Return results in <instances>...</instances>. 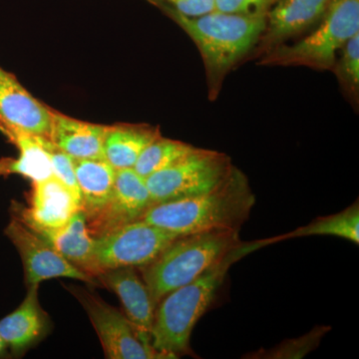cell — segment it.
I'll use <instances>...</instances> for the list:
<instances>
[{
	"instance_id": "cell-3",
	"label": "cell",
	"mask_w": 359,
	"mask_h": 359,
	"mask_svg": "<svg viewBox=\"0 0 359 359\" xmlns=\"http://www.w3.org/2000/svg\"><path fill=\"white\" fill-rule=\"evenodd\" d=\"M162 8L192 39L204 62L210 100L221 91L224 78L256 48L266 29V15H241L214 11L189 18L159 0Z\"/></svg>"
},
{
	"instance_id": "cell-23",
	"label": "cell",
	"mask_w": 359,
	"mask_h": 359,
	"mask_svg": "<svg viewBox=\"0 0 359 359\" xmlns=\"http://www.w3.org/2000/svg\"><path fill=\"white\" fill-rule=\"evenodd\" d=\"M330 327H318L309 334L299 339L285 340L280 346L252 354V358L295 359L302 358L311 353L320 344L321 339L328 332Z\"/></svg>"
},
{
	"instance_id": "cell-1",
	"label": "cell",
	"mask_w": 359,
	"mask_h": 359,
	"mask_svg": "<svg viewBox=\"0 0 359 359\" xmlns=\"http://www.w3.org/2000/svg\"><path fill=\"white\" fill-rule=\"evenodd\" d=\"M273 244L271 238L242 242L192 282L165 295L156 308L151 332L156 351L164 359L190 353L194 327L211 306L231 266L250 252Z\"/></svg>"
},
{
	"instance_id": "cell-24",
	"label": "cell",
	"mask_w": 359,
	"mask_h": 359,
	"mask_svg": "<svg viewBox=\"0 0 359 359\" xmlns=\"http://www.w3.org/2000/svg\"><path fill=\"white\" fill-rule=\"evenodd\" d=\"M341 56L334 70L340 84L351 96L358 97L359 86V33L342 47Z\"/></svg>"
},
{
	"instance_id": "cell-15",
	"label": "cell",
	"mask_w": 359,
	"mask_h": 359,
	"mask_svg": "<svg viewBox=\"0 0 359 359\" xmlns=\"http://www.w3.org/2000/svg\"><path fill=\"white\" fill-rule=\"evenodd\" d=\"M27 287L22 304L0 320V337L15 355L25 353L50 332V318L39 301V285Z\"/></svg>"
},
{
	"instance_id": "cell-18",
	"label": "cell",
	"mask_w": 359,
	"mask_h": 359,
	"mask_svg": "<svg viewBox=\"0 0 359 359\" xmlns=\"http://www.w3.org/2000/svg\"><path fill=\"white\" fill-rule=\"evenodd\" d=\"M0 131L16 146L20 152L18 158L0 160V176L20 175L29 179L32 183L53 176L50 158L42 141L43 138L7 127L0 126Z\"/></svg>"
},
{
	"instance_id": "cell-22",
	"label": "cell",
	"mask_w": 359,
	"mask_h": 359,
	"mask_svg": "<svg viewBox=\"0 0 359 359\" xmlns=\"http://www.w3.org/2000/svg\"><path fill=\"white\" fill-rule=\"evenodd\" d=\"M195 149L190 144L160 136L142 152L133 169L146 179L183 159Z\"/></svg>"
},
{
	"instance_id": "cell-11",
	"label": "cell",
	"mask_w": 359,
	"mask_h": 359,
	"mask_svg": "<svg viewBox=\"0 0 359 359\" xmlns=\"http://www.w3.org/2000/svg\"><path fill=\"white\" fill-rule=\"evenodd\" d=\"M81 198L55 176L33 183L29 207L13 205V217L30 226L53 229L65 226L81 211Z\"/></svg>"
},
{
	"instance_id": "cell-9",
	"label": "cell",
	"mask_w": 359,
	"mask_h": 359,
	"mask_svg": "<svg viewBox=\"0 0 359 359\" xmlns=\"http://www.w3.org/2000/svg\"><path fill=\"white\" fill-rule=\"evenodd\" d=\"M4 233L20 252L27 287L55 278L100 285L95 278L71 264L39 233L16 217L7 224Z\"/></svg>"
},
{
	"instance_id": "cell-12",
	"label": "cell",
	"mask_w": 359,
	"mask_h": 359,
	"mask_svg": "<svg viewBox=\"0 0 359 359\" xmlns=\"http://www.w3.org/2000/svg\"><path fill=\"white\" fill-rule=\"evenodd\" d=\"M52 111L0 67V126L48 139Z\"/></svg>"
},
{
	"instance_id": "cell-25",
	"label": "cell",
	"mask_w": 359,
	"mask_h": 359,
	"mask_svg": "<svg viewBox=\"0 0 359 359\" xmlns=\"http://www.w3.org/2000/svg\"><path fill=\"white\" fill-rule=\"evenodd\" d=\"M42 141H43L44 147L48 152L49 158H50L53 176L62 181L66 186L69 187L71 190L74 191L81 198L79 188H78L73 158L59 150L48 139L43 138Z\"/></svg>"
},
{
	"instance_id": "cell-20",
	"label": "cell",
	"mask_w": 359,
	"mask_h": 359,
	"mask_svg": "<svg viewBox=\"0 0 359 359\" xmlns=\"http://www.w3.org/2000/svg\"><path fill=\"white\" fill-rule=\"evenodd\" d=\"M82 212L86 219L96 216L109 200L116 169L105 159H73Z\"/></svg>"
},
{
	"instance_id": "cell-26",
	"label": "cell",
	"mask_w": 359,
	"mask_h": 359,
	"mask_svg": "<svg viewBox=\"0 0 359 359\" xmlns=\"http://www.w3.org/2000/svg\"><path fill=\"white\" fill-rule=\"evenodd\" d=\"M276 0H215V11L241 15H266Z\"/></svg>"
},
{
	"instance_id": "cell-17",
	"label": "cell",
	"mask_w": 359,
	"mask_h": 359,
	"mask_svg": "<svg viewBox=\"0 0 359 359\" xmlns=\"http://www.w3.org/2000/svg\"><path fill=\"white\" fill-rule=\"evenodd\" d=\"M30 228L45 238L71 264L97 280L98 269L94 257L95 238L90 233L86 217L82 210L77 212L65 226L59 228Z\"/></svg>"
},
{
	"instance_id": "cell-7",
	"label": "cell",
	"mask_w": 359,
	"mask_h": 359,
	"mask_svg": "<svg viewBox=\"0 0 359 359\" xmlns=\"http://www.w3.org/2000/svg\"><path fill=\"white\" fill-rule=\"evenodd\" d=\"M179 237L143 219L118 226L94 238L98 275L107 269L147 266Z\"/></svg>"
},
{
	"instance_id": "cell-5",
	"label": "cell",
	"mask_w": 359,
	"mask_h": 359,
	"mask_svg": "<svg viewBox=\"0 0 359 359\" xmlns=\"http://www.w3.org/2000/svg\"><path fill=\"white\" fill-rule=\"evenodd\" d=\"M359 33V0H332L320 25L292 45L282 44L262 56L261 65L334 69L337 54Z\"/></svg>"
},
{
	"instance_id": "cell-2",
	"label": "cell",
	"mask_w": 359,
	"mask_h": 359,
	"mask_svg": "<svg viewBox=\"0 0 359 359\" xmlns=\"http://www.w3.org/2000/svg\"><path fill=\"white\" fill-rule=\"evenodd\" d=\"M255 203L248 179L235 168L218 188L193 197L156 203L140 219L177 236L240 231Z\"/></svg>"
},
{
	"instance_id": "cell-19",
	"label": "cell",
	"mask_w": 359,
	"mask_h": 359,
	"mask_svg": "<svg viewBox=\"0 0 359 359\" xmlns=\"http://www.w3.org/2000/svg\"><path fill=\"white\" fill-rule=\"evenodd\" d=\"M160 136L158 127L146 124L108 126L104 140V159L116 170L133 168L145 148Z\"/></svg>"
},
{
	"instance_id": "cell-27",
	"label": "cell",
	"mask_w": 359,
	"mask_h": 359,
	"mask_svg": "<svg viewBox=\"0 0 359 359\" xmlns=\"http://www.w3.org/2000/svg\"><path fill=\"white\" fill-rule=\"evenodd\" d=\"M179 13L197 18L215 11V0H163Z\"/></svg>"
},
{
	"instance_id": "cell-4",
	"label": "cell",
	"mask_w": 359,
	"mask_h": 359,
	"mask_svg": "<svg viewBox=\"0 0 359 359\" xmlns=\"http://www.w3.org/2000/svg\"><path fill=\"white\" fill-rule=\"evenodd\" d=\"M241 243L240 231L177 238L152 263L139 268L156 306L165 295L192 282Z\"/></svg>"
},
{
	"instance_id": "cell-13",
	"label": "cell",
	"mask_w": 359,
	"mask_h": 359,
	"mask_svg": "<svg viewBox=\"0 0 359 359\" xmlns=\"http://www.w3.org/2000/svg\"><path fill=\"white\" fill-rule=\"evenodd\" d=\"M332 0H276L266 13V29L257 54L268 53L308 30L325 13Z\"/></svg>"
},
{
	"instance_id": "cell-14",
	"label": "cell",
	"mask_w": 359,
	"mask_h": 359,
	"mask_svg": "<svg viewBox=\"0 0 359 359\" xmlns=\"http://www.w3.org/2000/svg\"><path fill=\"white\" fill-rule=\"evenodd\" d=\"M97 280L117 294L125 316L142 334L151 339L157 306L136 268L107 269L99 273Z\"/></svg>"
},
{
	"instance_id": "cell-28",
	"label": "cell",
	"mask_w": 359,
	"mask_h": 359,
	"mask_svg": "<svg viewBox=\"0 0 359 359\" xmlns=\"http://www.w3.org/2000/svg\"><path fill=\"white\" fill-rule=\"evenodd\" d=\"M7 351H8V348H7L6 344L0 337V358H4V355H6Z\"/></svg>"
},
{
	"instance_id": "cell-21",
	"label": "cell",
	"mask_w": 359,
	"mask_h": 359,
	"mask_svg": "<svg viewBox=\"0 0 359 359\" xmlns=\"http://www.w3.org/2000/svg\"><path fill=\"white\" fill-rule=\"evenodd\" d=\"M311 236H334L359 244V205L353 203L344 211L314 219L306 226L283 235L271 238L273 244L290 238Z\"/></svg>"
},
{
	"instance_id": "cell-8",
	"label": "cell",
	"mask_w": 359,
	"mask_h": 359,
	"mask_svg": "<svg viewBox=\"0 0 359 359\" xmlns=\"http://www.w3.org/2000/svg\"><path fill=\"white\" fill-rule=\"evenodd\" d=\"M70 292L88 314L106 358L164 359L153 347L150 337L142 334L126 316L99 295L76 287H71Z\"/></svg>"
},
{
	"instance_id": "cell-16",
	"label": "cell",
	"mask_w": 359,
	"mask_h": 359,
	"mask_svg": "<svg viewBox=\"0 0 359 359\" xmlns=\"http://www.w3.org/2000/svg\"><path fill=\"white\" fill-rule=\"evenodd\" d=\"M108 126L94 124L52 111L48 140L73 159H104Z\"/></svg>"
},
{
	"instance_id": "cell-10",
	"label": "cell",
	"mask_w": 359,
	"mask_h": 359,
	"mask_svg": "<svg viewBox=\"0 0 359 359\" xmlns=\"http://www.w3.org/2000/svg\"><path fill=\"white\" fill-rule=\"evenodd\" d=\"M154 205L145 178L133 168L116 170L114 186L109 200L93 218L86 219L94 238L118 226L140 219Z\"/></svg>"
},
{
	"instance_id": "cell-6",
	"label": "cell",
	"mask_w": 359,
	"mask_h": 359,
	"mask_svg": "<svg viewBox=\"0 0 359 359\" xmlns=\"http://www.w3.org/2000/svg\"><path fill=\"white\" fill-rule=\"evenodd\" d=\"M233 169L226 154L196 148L183 159L145 180L156 204L210 192L224 184Z\"/></svg>"
}]
</instances>
